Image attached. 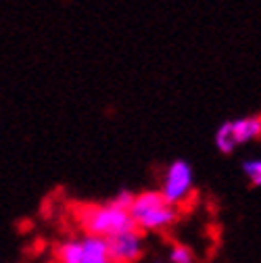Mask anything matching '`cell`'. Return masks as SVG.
I'll list each match as a JSON object with an SVG mask.
<instances>
[{
	"label": "cell",
	"mask_w": 261,
	"mask_h": 263,
	"mask_svg": "<svg viewBox=\"0 0 261 263\" xmlns=\"http://www.w3.org/2000/svg\"><path fill=\"white\" fill-rule=\"evenodd\" d=\"M57 263H82V242L67 240L57 249Z\"/></svg>",
	"instance_id": "ba28073f"
},
{
	"label": "cell",
	"mask_w": 261,
	"mask_h": 263,
	"mask_svg": "<svg viewBox=\"0 0 261 263\" xmlns=\"http://www.w3.org/2000/svg\"><path fill=\"white\" fill-rule=\"evenodd\" d=\"M111 263H115V261H111Z\"/></svg>",
	"instance_id": "7c38bea8"
},
{
	"label": "cell",
	"mask_w": 261,
	"mask_h": 263,
	"mask_svg": "<svg viewBox=\"0 0 261 263\" xmlns=\"http://www.w3.org/2000/svg\"><path fill=\"white\" fill-rule=\"evenodd\" d=\"M134 196L136 194H132L129 190H121L115 199L111 201V205L113 207H117V209H121V211H129V207H132V203H134Z\"/></svg>",
	"instance_id": "8fae6325"
},
{
	"label": "cell",
	"mask_w": 261,
	"mask_h": 263,
	"mask_svg": "<svg viewBox=\"0 0 261 263\" xmlns=\"http://www.w3.org/2000/svg\"><path fill=\"white\" fill-rule=\"evenodd\" d=\"M243 172L251 180L253 186H259L261 184V161L259 159H247V161H243Z\"/></svg>",
	"instance_id": "9c48e42d"
},
{
	"label": "cell",
	"mask_w": 261,
	"mask_h": 263,
	"mask_svg": "<svg viewBox=\"0 0 261 263\" xmlns=\"http://www.w3.org/2000/svg\"><path fill=\"white\" fill-rule=\"evenodd\" d=\"M109 257L115 263H134L142 255V234L140 230H127L117 236L107 238Z\"/></svg>",
	"instance_id": "277c9868"
},
{
	"label": "cell",
	"mask_w": 261,
	"mask_h": 263,
	"mask_svg": "<svg viewBox=\"0 0 261 263\" xmlns=\"http://www.w3.org/2000/svg\"><path fill=\"white\" fill-rule=\"evenodd\" d=\"M232 129H234L236 144L251 142V140L259 138V134H261V117L259 115H251V117L236 119V121H232Z\"/></svg>",
	"instance_id": "8992f818"
},
{
	"label": "cell",
	"mask_w": 261,
	"mask_h": 263,
	"mask_svg": "<svg viewBox=\"0 0 261 263\" xmlns=\"http://www.w3.org/2000/svg\"><path fill=\"white\" fill-rule=\"evenodd\" d=\"M192 184H194V176H192L190 163L184 159H178L167 167L165 180H163V188L159 194L165 199V203L176 207L190 194Z\"/></svg>",
	"instance_id": "3957f363"
},
{
	"label": "cell",
	"mask_w": 261,
	"mask_h": 263,
	"mask_svg": "<svg viewBox=\"0 0 261 263\" xmlns=\"http://www.w3.org/2000/svg\"><path fill=\"white\" fill-rule=\"evenodd\" d=\"M78 219L82 228L88 232V236H99V238H111L127 230H136L132 217L127 211H121L117 207L109 205H84L78 211Z\"/></svg>",
	"instance_id": "6da1fadb"
},
{
	"label": "cell",
	"mask_w": 261,
	"mask_h": 263,
	"mask_svg": "<svg viewBox=\"0 0 261 263\" xmlns=\"http://www.w3.org/2000/svg\"><path fill=\"white\" fill-rule=\"evenodd\" d=\"M80 242H82V263H111L105 238L86 236Z\"/></svg>",
	"instance_id": "5b68a950"
},
{
	"label": "cell",
	"mask_w": 261,
	"mask_h": 263,
	"mask_svg": "<svg viewBox=\"0 0 261 263\" xmlns=\"http://www.w3.org/2000/svg\"><path fill=\"white\" fill-rule=\"evenodd\" d=\"M127 213L132 217L136 230H163L174 223L178 217L176 207L165 203V199L159 192L136 194Z\"/></svg>",
	"instance_id": "7a4b0ae2"
},
{
	"label": "cell",
	"mask_w": 261,
	"mask_h": 263,
	"mask_svg": "<svg viewBox=\"0 0 261 263\" xmlns=\"http://www.w3.org/2000/svg\"><path fill=\"white\" fill-rule=\"evenodd\" d=\"M215 146L223 153V155H230L238 144L234 138V129H232V121H223L217 132H215Z\"/></svg>",
	"instance_id": "52a82bcc"
},
{
	"label": "cell",
	"mask_w": 261,
	"mask_h": 263,
	"mask_svg": "<svg viewBox=\"0 0 261 263\" xmlns=\"http://www.w3.org/2000/svg\"><path fill=\"white\" fill-rule=\"evenodd\" d=\"M170 259H172V263H194L192 251L184 245H174L172 253H170Z\"/></svg>",
	"instance_id": "30bf717a"
}]
</instances>
